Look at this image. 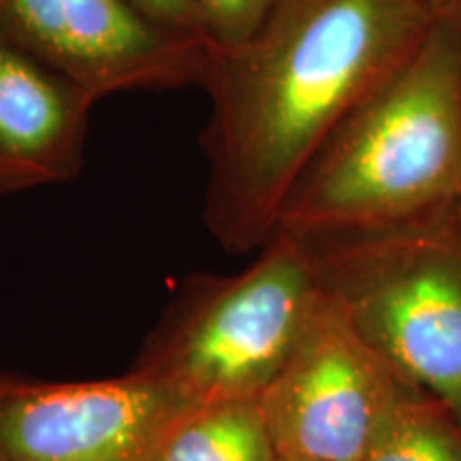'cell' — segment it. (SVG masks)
I'll list each match as a JSON object with an SVG mask.
<instances>
[{
	"instance_id": "obj_8",
	"label": "cell",
	"mask_w": 461,
	"mask_h": 461,
	"mask_svg": "<svg viewBox=\"0 0 461 461\" xmlns=\"http://www.w3.org/2000/svg\"><path fill=\"white\" fill-rule=\"evenodd\" d=\"M95 105L0 32V193L77 180Z\"/></svg>"
},
{
	"instance_id": "obj_3",
	"label": "cell",
	"mask_w": 461,
	"mask_h": 461,
	"mask_svg": "<svg viewBox=\"0 0 461 461\" xmlns=\"http://www.w3.org/2000/svg\"><path fill=\"white\" fill-rule=\"evenodd\" d=\"M322 288L414 393L461 411V233L451 210L308 238Z\"/></svg>"
},
{
	"instance_id": "obj_10",
	"label": "cell",
	"mask_w": 461,
	"mask_h": 461,
	"mask_svg": "<svg viewBox=\"0 0 461 461\" xmlns=\"http://www.w3.org/2000/svg\"><path fill=\"white\" fill-rule=\"evenodd\" d=\"M361 461H461V425L447 406L408 391Z\"/></svg>"
},
{
	"instance_id": "obj_13",
	"label": "cell",
	"mask_w": 461,
	"mask_h": 461,
	"mask_svg": "<svg viewBox=\"0 0 461 461\" xmlns=\"http://www.w3.org/2000/svg\"><path fill=\"white\" fill-rule=\"evenodd\" d=\"M431 26L461 31V0H419Z\"/></svg>"
},
{
	"instance_id": "obj_1",
	"label": "cell",
	"mask_w": 461,
	"mask_h": 461,
	"mask_svg": "<svg viewBox=\"0 0 461 461\" xmlns=\"http://www.w3.org/2000/svg\"><path fill=\"white\" fill-rule=\"evenodd\" d=\"M429 26L419 0H276L250 39L214 50L205 224L224 250L274 238L321 148Z\"/></svg>"
},
{
	"instance_id": "obj_17",
	"label": "cell",
	"mask_w": 461,
	"mask_h": 461,
	"mask_svg": "<svg viewBox=\"0 0 461 461\" xmlns=\"http://www.w3.org/2000/svg\"><path fill=\"white\" fill-rule=\"evenodd\" d=\"M278 461H291V459H278Z\"/></svg>"
},
{
	"instance_id": "obj_9",
	"label": "cell",
	"mask_w": 461,
	"mask_h": 461,
	"mask_svg": "<svg viewBox=\"0 0 461 461\" xmlns=\"http://www.w3.org/2000/svg\"><path fill=\"white\" fill-rule=\"evenodd\" d=\"M137 461H278L257 400L190 403Z\"/></svg>"
},
{
	"instance_id": "obj_4",
	"label": "cell",
	"mask_w": 461,
	"mask_h": 461,
	"mask_svg": "<svg viewBox=\"0 0 461 461\" xmlns=\"http://www.w3.org/2000/svg\"><path fill=\"white\" fill-rule=\"evenodd\" d=\"M319 293L312 241L276 230L241 274L194 278L137 367L190 403L258 402L291 355Z\"/></svg>"
},
{
	"instance_id": "obj_12",
	"label": "cell",
	"mask_w": 461,
	"mask_h": 461,
	"mask_svg": "<svg viewBox=\"0 0 461 461\" xmlns=\"http://www.w3.org/2000/svg\"><path fill=\"white\" fill-rule=\"evenodd\" d=\"M126 3L152 24L210 41L199 0H126Z\"/></svg>"
},
{
	"instance_id": "obj_11",
	"label": "cell",
	"mask_w": 461,
	"mask_h": 461,
	"mask_svg": "<svg viewBox=\"0 0 461 461\" xmlns=\"http://www.w3.org/2000/svg\"><path fill=\"white\" fill-rule=\"evenodd\" d=\"M276 0H199L214 48H235L263 24Z\"/></svg>"
},
{
	"instance_id": "obj_16",
	"label": "cell",
	"mask_w": 461,
	"mask_h": 461,
	"mask_svg": "<svg viewBox=\"0 0 461 461\" xmlns=\"http://www.w3.org/2000/svg\"><path fill=\"white\" fill-rule=\"evenodd\" d=\"M455 419H457V420H459V425H461V411H459L457 414H455Z\"/></svg>"
},
{
	"instance_id": "obj_2",
	"label": "cell",
	"mask_w": 461,
	"mask_h": 461,
	"mask_svg": "<svg viewBox=\"0 0 461 461\" xmlns=\"http://www.w3.org/2000/svg\"><path fill=\"white\" fill-rule=\"evenodd\" d=\"M461 193V31L429 26L338 126L293 188L278 230L302 238L397 227Z\"/></svg>"
},
{
	"instance_id": "obj_6",
	"label": "cell",
	"mask_w": 461,
	"mask_h": 461,
	"mask_svg": "<svg viewBox=\"0 0 461 461\" xmlns=\"http://www.w3.org/2000/svg\"><path fill=\"white\" fill-rule=\"evenodd\" d=\"M0 32L92 101L201 86L214 45L167 31L126 0H0Z\"/></svg>"
},
{
	"instance_id": "obj_15",
	"label": "cell",
	"mask_w": 461,
	"mask_h": 461,
	"mask_svg": "<svg viewBox=\"0 0 461 461\" xmlns=\"http://www.w3.org/2000/svg\"><path fill=\"white\" fill-rule=\"evenodd\" d=\"M451 218H453L455 227H457L459 233H461V193H459V197L455 199V203L451 207Z\"/></svg>"
},
{
	"instance_id": "obj_14",
	"label": "cell",
	"mask_w": 461,
	"mask_h": 461,
	"mask_svg": "<svg viewBox=\"0 0 461 461\" xmlns=\"http://www.w3.org/2000/svg\"><path fill=\"white\" fill-rule=\"evenodd\" d=\"M15 378L9 374H0V461H9L7 442H5V411H7V400L14 389Z\"/></svg>"
},
{
	"instance_id": "obj_5",
	"label": "cell",
	"mask_w": 461,
	"mask_h": 461,
	"mask_svg": "<svg viewBox=\"0 0 461 461\" xmlns=\"http://www.w3.org/2000/svg\"><path fill=\"white\" fill-rule=\"evenodd\" d=\"M408 391L321 282L312 312L258 406L278 459L361 461Z\"/></svg>"
},
{
	"instance_id": "obj_7",
	"label": "cell",
	"mask_w": 461,
	"mask_h": 461,
	"mask_svg": "<svg viewBox=\"0 0 461 461\" xmlns=\"http://www.w3.org/2000/svg\"><path fill=\"white\" fill-rule=\"evenodd\" d=\"M186 406L141 367L84 383L15 378L5 411L9 461H137Z\"/></svg>"
}]
</instances>
